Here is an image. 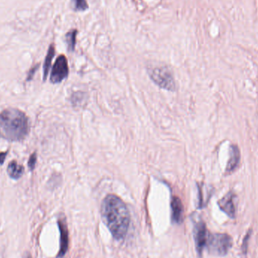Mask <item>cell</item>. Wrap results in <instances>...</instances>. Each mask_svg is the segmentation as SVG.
Listing matches in <instances>:
<instances>
[{
    "mask_svg": "<svg viewBox=\"0 0 258 258\" xmlns=\"http://www.w3.org/2000/svg\"><path fill=\"white\" fill-rule=\"evenodd\" d=\"M57 225L60 231V249L57 257L62 258L64 257L69 248V231L64 216L59 217Z\"/></svg>",
    "mask_w": 258,
    "mask_h": 258,
    "instance_id": "8",
    "label": "cell"
},
{
    "mask_svg": "<svg viewBox=\"0 0 258 258\" xmlns=\"http://www.w3.org/2000/svg\"><path fill=\"white\" fill-rule=\"evenodd\" d=\"M69 67L68 59L64 55H60L57 57L53 66L51 73V82L52 83H60L68 77Z\"/></svg>",
    "mask_w": 258,
    "mask_h": 258,
    "instance_id": "6",
    "label": "cell"
},
{
    "mask_svg": "<svg viewBox=\"0 0 258 258\" xmlns=\"http://www.w3.org/2000/svg\"><path fill=\"white\" fill-rule=\"evenodd\" d=\"M171 220L174 224H180L183 220V206L181 200L174 197L171 202Z\"/></svg>",
    "mask_w": 258,
    "mask_h": 258,
    "instance_id": "9",
    "label": "cell"
},
{
    "mask_svg": "<svg viewBox=\"0 0 258 258\" xmlns=\"http://www.w3.org/2000/svg\"><path fill=\"white\" fill-rule=\"evenodd\" d=\"M251 233H252V230L250 229L248 232H247L246 235L244 237L243 241H242V254H246L248 252V243H249L250 238L251 236Z\"/></svg>",
    "mask_w": 258,
    "mask_h": 258,
    "instance_id": "16",
    "label": "cell"
},
{
    "mask_svg": "<svg viewBox=\"0 0 258 258\" xmlns=\"http://www.w3.org/2000/svg\"><path fill=\"white\" fill-rule=\"evenodd\" d=\"M209 231L207 230L206 223L203 221H197L194 224V234L195 240L196 249L199 257H202L203 251L207 245Z\"/></svg>",
    "mask_w": 258,
    "mask_h": 258,
    "instance_id": "5",
    "label": "cell"
},
{
    "mask_svg": "<svg viewBox=\"0 0 258 258\" xmlns=\"http://www.w3.org/2000/svg\"><path fill=\"white\" fill-rule=\"evenodd\" d=\"M236 200H237V197L236 194L233 191H230L218 203L220 209L231 219L236 218Z\"/></svg>",
    "mask_w": 258,
    "mask_h": 258,
    "instance_id": "7",
    "label": "cell"
},
{
    "mask_svg": "<svg viewBox=\"0 0 258 258\" xmlns=\"http://www.w3.org/2000/svg\"><path fill=\"white\" fill-rule=\"evenodd\" d=\"M240 162V151L236 145H231L230 148V159L227 162L226 172L227 174L233 172Z\"/></svg>",
    "mask_w": 258,
    "mask_h": 258,
    "instance_id": "10",
    "label": "cell"
},
{
    "mask_svg": "<svg viewBox=\"0 0 258 258\" xmlns=\"http://www.w3.org/2000/svg\"><path fill=\"white\" fill-rule=\"evenodd\" d=\"M36 159H37V155L36 153H33V154L30 156V159H29L28 166L31 171H33L36 166Z\"/></svg>",
    "mask_w": 258,
    "mask_h": 258,
    "instance_id": "17",
    "label": "cell"
},
{
    "mask_svg": "<svg viewBox=\"0 0 258 258\" xmlns=\"http://www.w3.org/2000/svg\"><path fill=\"white\" fill-rule=\"evenodd\" d=\"M54 53H55V49H54V45H50L48 53H47L46 57H45V63H44V80H45V79L47 78V76H48V72H49L51 61H52L53 57L54 56Z\"/></svg>",
    "mask_w": 258,
    "mask_h": 258,
    "instance_id": "12",
    "label": "cell"
},
{
    "mask_svg": "<svg viewBox=\"0 0 258 258\" xmlns=\"http://www.w3.org/2000/svg\"><path fill=\"white\" fill-rule=\"evenodd\" d=\"M29 133L28 118L25 113L9 108L0 113V137L9 141L24 140Z\"/></svg>",
    "mask_w": 258,
    "mask_h": 258,
    "instance_id": "2",
    "label": "cell"
},
{
    "mask_svg": "<svg viewBox=\"0 0 258 258\" xmlns=\"http://www.w3.org/2000/svg\"><path fill=\"white\" fill-rule=\"evenodd\" d=\"M147 73L150 79L159 87L171 92L175 90L176 83L174 77L166 66L150 67L147 69Z\"/></svg>",
    "mask_w": 258,
    "mask_h": 258,
    "instance_id": "4",
    "label": "cell"
},
{
    "mask_svg": "<svg viewBox=\"0 0 258 258\" xmlns=\"http://www.w3.org/2000/svg\"><path fill=\"white\" fill-rule=\"evenodd\" d=\"M24 168L18 165L16 161H12L8 166V174L12 178L18 179L23 175Z\"/></svg>",
    "mask_w": 258,
    "mask_h": 258,
    "instance_id": "11",
    "label": "cell"
},
{
    "mask_svg": "<svg viewBox=\"0 0 258 258\" xmlns=\"http://www.w3.org/2000/svg\"><path fill=\"white\" fill-rule=\"evenodd\" d=\"M78 31L76 29L71 30L66 34V42L68 44V50L74 51L75 50L76 43H77V36Z\"/></svg>",
    "mask_w": 258,
    "mask_h": 258,
    "instance_id": "13",
    "label": "cell"
},
{
    "mask_svg": "<svg viewBox=\"0 0 258 258\" xmlns=\"http://www.w3.org/2000/svg\"><path fill=\"white\" fill-rule=\"evenodd\" d=\"M233 238L230 235L226 233H209L206 247L210 254L224 257L228 254L233 247Z\"/></svg>",
    "mask_w": 258,
    "mask_h": 258,
    "instance_id": "3",
    "label": "cell"
},
{
    "mask_svg": "<svg viewBox=\"0 0 258 258\" xmlns=\"http://www.w3.org/2000/svg\"><path fill=\"white\" fill-rule=\"evenodd\" d=\"M23 258H33V257H32V255L30 254V253L27 252L25 254H24V256L23 257Z\"/></svg>",
    "mask_w": 258,
    "mask_h": 258,
    "instance_id": "20",
    "label": "cell"
},
{
    "mask_svg": "<svg viewBox=\"0 0 258 258\" xmlns=\"http://www.w3.org/2000/svg\"><path fill=\"white\" fill-rule=\"evenodd\" d=\"M86 99H87V97H86V94L78 92L73 95L71 101H72L73 104L76 107H81L82 106L86 104Z\"/></svg>",
    "mask_w": 258,
    "mask_h": 258,
    "instance_id": "14",
    "label": "cell"
},
{
    "mask_svg": "<svg viewBox=\"0 0 258 258\" xmlns=\"http://www.w3.org/2000/svg\"><path fill=\"white\" fill-rule=\"evenodd\" d=\"M101 216L104 224L116 240H122L128 233L130 215L128 208L117 196L110 194L101 205Z\"/></svg>",
    "mask_w": 258,
    "mask_h": 258,
    "instance_id": "1",
    "label": "cell"
},
{
    "mask_svg": "<svg viewBox=\"0 0 258 258\" xmlns=\"http://www.w3.org/2000/svg\"><path fill=\"white\" fill-rule=\"evenodd\" d=\"M6 156H7V152H3V153H0V165H3Z\"/></svg>",
    "mask_w": 258,
    "mask_h": 258,
    "instance_id": "19",
    "label": "cell"
},
{
    "mask_svg": "<svg viewBox=\"0 0 258 258\" xmlns=\"http://www.w3.org/2000/svg\"><path fill=\"white\" fill-rule=\"evenodd\" d=\"M74 6V9L77 12H84L89 9V5H88L86 0H71Z\"/></svg>",
    "mask_w": 258,
    "mask_h": 258,
    "instance_id": "15",
    "label": "cell"
},
{
    "mask_svg": "<svg viewBox=\"0 0 258 258\" xmlns=\"http://www.w3.org/2000/svg\"><path fill=\"white\" fill-rule=\"evenodd\" d=\"M38 67L39 65H37L36 67H34V68H32L30 70V72L28 74V77H27V80H31L33 78V75H34L35 73H36V70H37Z\"/></svg>",
    "mask_w": 258,
    "mask_h": 258,
    "instance_id": "18",
    "label": "cell"
}]
</instances>
